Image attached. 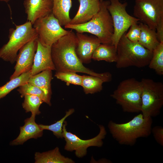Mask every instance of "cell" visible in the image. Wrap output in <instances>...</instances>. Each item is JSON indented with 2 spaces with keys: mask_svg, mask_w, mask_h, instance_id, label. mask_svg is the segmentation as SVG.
<instances>
[{
  "mask_svg": "<svg viewBox=\"0 0 163 163\" xmlns=\"http://www.w3.org/2000/svg\"><path fill=\"white\" fill-rule=\"evenodd\" d=\"M37 38L27 42L19 50L15 61L14 71L10 79L17 77L31 70L37 48Z\"/></svg>",
  "mask_w": 163,
  "mask_h": 163,
  "instance_id": "cell-12",
  "label": "cell"
},
{
  "mask_svg": "<svg viewBox=\"0 0 163 163\" xmlns=\"http://www.w3.org/2000/svg\"><path fill=\"white\" fill-rule=\"evenodd\" d=\"M152 133L156 142L160 145L163 146V128L161 126H156L152 128Z\"/></svg>",
  "mask_w": 163,
  "mask_h": 163,
  "instance_id": "cell-31",
  "label": "cell"
},
{
  "mask_svg": "<svg viewBox=\"0 0 163 163\" xmlns=\"http://www.w3.org/2000/svg\"><path fill=\"white\" fill-rule=\"evenodd\" d=\"M133 14L141 22L156 30L163 19V0H135Z\"/></svg>",
  "mask_w": 163,
  "mask_h": 163,
  "instance_id": "cell-10",
  "label": "cell"
},
{
  "mask_svg": "<svg viewBox=\"0 0 163 163\" xmlns=\"http://www.w3.org/2000/svg\"><path fill=\"white\" fill-rule=\"evenodd\" d=\"M10 0H0V1L4 2H8Z\"/></svg>",
  "mask_w": 163,
  "mask_h": 163,
  "instance_id": "cell-33",
  "label": "cell"
},
{
  "mask_svg": "<svg viewBox=\"0 0 163 163\" xmlns=\"http://www.w3.org/2000/svg\"><path fill=\"white\" fill-rule=\"evenodd\" d=\"M33 26L37 33L38 40L46 46L51 47L69 31L62 27L52 13L37 19Z\"/></svg>",
  "mask_w": 163,
  "mask_h": 163,
  "instance_id": "cell-9",
  "label": "cell"
},
{
  "mask_svg": "<svg viewBox=\"0 0 163 163\" xmlns=\"http://www.w3.org/2000/svg\"><path fill=\"white\" fill-rule=\"evenodd\" d=\"M77 42L76 34L71 30L52 45L51 56L55 70L83 73L99 77L104 82L111 81L110 73H96L84 66L76 53Z\"/></svg>",
  "mask_w": 163,
  "mask_h": 163,
  "instance_id": "cell-1",
  "label": "cell"
},
{
  "mask_svg": "<svg viewBox=\"0 0 163 163\" xmlns=\"http://www.w3.org/2000/svg\"><path fill=\"white\" fill-rule=\"evenodd\" d=\"M148 66L157 74L163 75V42H160L152 52V56Z\"/></svg>",
  "mask_w": 163,
  "mask_h": 163,
  "instance_id": "cell-25",
  "label": "cell"
},
{
  "mask_svg": "<svg viewBox=\"0 0 163 163\" xmlns=\"http://www.w3.org/2000/svg\"><path fill=\"white\" fill-rule=\"evenodd\" d=\"M157 38L159 42H163V19L158 24L156 30Z\"/></svg>",
  "mask_w": 163,
  "mask_h": 163,
  "instance_id": "cell-32",
  "label": "cell"
},
{
  "mask_svg": "<svg viewBox=\"0 0 163 163\" xmlns=\"http://www.w3.org/2000/svg\"><path fill=\"white\" fill-rule=\"evenodd\" d=\"M27 21L33 24L37 19L52 13L53 0H25L23 3Z\"/></svg>",
  "mask_w": 163,
  "mask_h": 163,
  "instance_id": "cell-14",
  "label": "cell"
},
{
  "mask_svg": "<svg viewBox=\"0 0 163 163\" xmlns=\"http://www.w3.org/2000/svg\"><path fill=\"white\" fill-rule=\"evenodd\" d=\"M104 82L100 78L92 75H82L81 86L85 94H94L101 91Z\"/></svg>",
  "mask_w": 163,
  "mask_h": 163,
  "instance_id": "cell-24",
  "label": "cell"
},
{
  "mask_svg": "<svg viewBox=\"0 0 163 163\" xmlns=\"http://www.w3.org/2000/svg\"><path fill=\"white\" fill-rule=\"evenodd\" d=\"M76 34L78 40L75 49L76 55L82 63H89L91 61L94 51L101 43L100 41L94 35L88 36L78 32Z\"/></svg>",
  "mask_w": 163,
  "mask_h": 163,
  "instance_id": "cell-13",
  "label": "cell"
},
{
  "mask_svg": "<svg viewBox=\"0 0 163 163\" xmlns=\"http://www.w3.org/2000/svg\"><path fill=\"white\" fill-rule=\"evenodd\" d=\"M21 94V97L26 94H30L38 96L45 102L50 106L51 105L50 100L48 98L44 92L37 87L27 82L20 86L17 89Z\"/></svg>",
  "mask_w": 163,
  "mask_h": 163,
  "instance_id": "cell-26",
  "label": "cell"
},
{
  "mask_svg": "<svg viewBox=\"0 0 163 163\" xmlns=\"http://www.w3.org/2000/svg\"><path fill=\"white\" fill-rule=\"evenodd\" d=\"M31 76V70L23 73L0 87V99L4 97L14 89L28 82Z\"/></svg>",
  "mask_w": 163,
  "mask_h": 163,
  "instance_id": "cell-23",
  "label": "cell"
},
{
  "mask_svg": "<svg viewBox=\"0 0 163 163\" xmlns=\"http://www.w3.org/2000/svg\"><path fill=\"white\" fill-rule=\"evenodd\" d=\"M138 23H134L132 24L128 32L125 34L126 38L133 42H138L140 37V28Z\"/></svg>",
  "mask_w": 163,
  "mask_h": 163,
  "instance_id": "cell-30",
  "label": "cell"
},
{
  "mask_svg": "<svg viewBox=\"0 0 163 163\" xmlns=\"http://www.w3.org/2000/svg\"><path fill=\"white\" fill-rule=\"evenodd\" d=\"M52 13L60 25L65 26L70 23L71 19L69 13L72 7L71 0H53Z\"/></svg>",
  "mask_w": 163,
  "mask_h": 163,
  "instance_id": "cell-18",
  "label": "cell"
},
{
  "mask_svg": "<svg viewBox=\"0 0 163 163\" xmlns=\"http://www.w3.org/2000/svg\"><path fill=\"white\" fill-rule=\"evenodd\" d=\"M141 112L145 118L160 113L163 105V84L151 79L142 78Z\"/></svg>",
  "mask_w": 163,
  "mask_h": 163,
  "instance_id": "cell-7",
  "label": "cell"
},
{
  "mask_svg": "<svg viewBox=\"0 0 163 163\" xmlns=\"http://www.w3.org/2000/svg\"><path fill=\"white\" fill-rule=\"evenodd\" d=\"M62 128V136L64 138L66 144L64 149L69 151H75V154L78 158H82L87 153V148L90 146L101 147L103 144V140L105 138L107 132L104 127L99 126L100 132L95 137L87 140H83L77 135L67 131V123L64 121Z\"/></svg>",
  "mask_w": 163,
  "mask_h": 163,
  "instance_id": "cell-11",
  "label": "cell"
},
{
  "mask_svg": "<svg viewBox=\"0 0 163 163\" xmlns=\"http://www.w3.org/2000/svg\"><path fill=\"white\" fill-rule=\"evenodd\" d=\"M52 78V70H47L31 76L28 82L40 88L51 99L52 91L51 82Z\"/></svg>",
  "mask_w": 163,
  "mask_h": 163,
  "instance_id": "cell-20",
  "label": "cell"
},
{
  "mask_svg": "<svg viewBox=\"0 0 163 163\" xmlns=\"http://www.w3.org/2000/svg\"><path fill=\"white\" fill-rule=\"evenodd\" d=\"M107 6L111 17L114 27L112 45L116 47L121 37L133 24L139 20L129 14L126 11L127 3L121 2L120 0H109Z\"/></svg>",
  "mask_w": 163,
  "mask_h": 163,
  "instance_id": "cell-8",
  "label": "cell"
},
{
  "mask_svg": "<svg viewBox=\"0 0 163 163\" xmlns=\"http://www.w3.org/2000/svg\"><path fill=\"white\" fill-rule=\"evenodd\" d=\"M15 29H9V40L0 49V58L11 64L16 61L18 52L21 48L38 37L33 24L29 21L21 25H15Z\"/></svg>",
  "mask_w": 163,
  "mask_h": 163,
  "instance_id": "cell-6",
  "label": "cell"
},
{
  "mask_svg": "<svg viewBox=\"0 0 163 163\" xmlns=\"http://www.w3.org/2000/svg\"><path fill=\"white\" fill-rule=\"evenodd\" d=\"M75 111L73 108L69 109L66 112L65 115L61 119L56 123L49 125L39 124L40 128L43 130L44 129L50 130L53 132V134L57 138H62V128L63 123L66 118L72 114Z\"/></svg>",
  "mask_w": 163,
  "mask_h": 163,
  "instance_id": "cell-28",
  "label": "cell"
},
{
  "mask_svg": "<svg viewBox=\"0 0 163 163\" xmlns=\"http://www.w3.org/2000/svg\"><path fill=\"white\" fill-rule=\"evenodd\" d=\"M125 33L117 46L116 67L118 69L130 66L142 68L148 66L152 52L144 48L138 42L129 40Z\"/></svg>",
  "mask_w": 163,
  "mask_h": 163,
  "instance_id": "cell-4",
  "label": "cell"
},
{
  "mask_svg": "<svg viewBox=\"0 0 163 163\" xmlns=\"http://www.w3.org/2000/svg\"><path fill=\"white\" fill-rule=\"evenodd\" d=\"M24 97L22 106L26 112H31V114L35 116L40 114L41 112L39 107L43 102L41 99L38 96L30 94H26Z\"/></svg>",
  "mask_w": 163,
  "mask_h": 163,
  "instance_id": "cell-27",
  "label": "cell"
},
{
  "mask_svg": "<svg viewBox=\"0 0 163 163\" xmlns=\"http://www.w3.org/2000/svg\"><path fill=\"white\" fill-rule=\"evenodd\" d=\"M117 58V47L113 45L101 43L94 51L92 59L95 60L116 62Z\"/></svg>",
  "mask_w": 163,
  "mask_h": 163,
  "instance_id": "cell-22",
  "label": "cell"
},
{
  "mask_svg": "<svg viewBox=\"0 0 163 163\" xmlns=\"http://www.w3.org/2000/svg\"><path fill=\"white\" fill-rule=\"evenodd\" d=\"M80 5L69 24H79L90 20L100 9V0H78Z\"/></svg>",
  "mask_w": 163,
  "mask_h": 163,
  "instance_id": "cell-17",
  "label": "cell"
},
{
  "mask_svg": "<svg viewBox=\"0 0 163 163\" xmlns=\"http://www.w3.org/2000/svg\"><path fill=\"white\" fill-rule=\"evenodd\" d=\"M142 85L141 81L131 78L121 82L111 96L127 113L141 112Z\"/></svg>",
  "mask_w": 163,
  "mask_h": 163,
  "instance_id": "cell-5",
  "label": "cell"
},
{
  "mask_svg": "<svg viewBox=\"0 0 163 163\" xmlns=\"http://www.w3.org/2000/svg\"><path fill=\"white\" fill-rule=\"evenodd\" d=\"M109 0H100V9L89 21L79 24H68L65 28L77 32L88 33L96 36L101 43L112 45L114 27L111 15L107 9Z\"/></svg>",
  "mask_w": 163,
  "mask_h": 163,
  "instance_id": "cell-3",
  "label": "cell"
},
{
  "mask_svg": "<svg viewBox=\"0 0 163 163\" xmlns=\"http://www.w3.org/2000/svg\"><path fill=\"white\" fill-rule=\"evenodd\" d=\"M51 50V47L43 46L37 39V48L31 70V76L45 70H55Z\"/></svg>",
  "mask_w": 163,
  "mask_h": 163,
  "instance_id": "cell-15",
  "label": "cell"
},
{
  "mask_svg": "<svg viewBox=\"0 0 163 163\" xmlns=\"http://www.w3.org/2000/svg\"><path fill=\"white\" fill-rule=\"evenodd\" d=\"M34 159L35 163H75L71 159L62 155L58 147L46 152H35Z\"/></svg>",
  "mask_w": 163,
  "mask_h": 163,
  "instance_id": "cell-19",
  "label": "cell"
},
{
  "mask_svg": "<svg viewBox=\"0 0 163 163\" xmlns=\"http://www.w3.org/2000/svg\"><path fill=\"white\" fill-rule=\"evenodd\" d=\"M55 76L57 78L65 82L67 85L73 84L81 86L82 75L77 74L76 72H56Z\"/></svg>",
  "mask_w": 163,
  "mask_h": 163,
  "instance_id": "cell-29",
  "label": "cell"
},
{
  "mask_svg": "<svg viewBox=\"0 0 163 163\" xmlns=\"http://www.w3.org/2000/svg\"><path fill=\"white\" fill-rule=\"evenodd\" d=\"M139 25L140 28V34L138 43L152 52L160 43L157 38L156 30L151 29L142 22Z\"/></svg>",
  "mask_w": 163,
  "mask_h": 163,
  "instance_id": "cell-21",
  "label": "cell"
},
{
  "mask_svg": "<svg viewBox=\"0 0 163 163\" xmlns=\"http://www.w3.org/2000/svg\"><path fill=\"white\" fill-rule=\"evenodd\" d=\"M35 117V115L31 114L30 117L25 120L24 125L20 127L19 135L11 141L10 143L11 145H22L30 139H37L42 136L43 130L36 123Z\"/></svg>",
  "mask_w": 163,
  "mask_h": 163,
  "instance_id": "cell-16",
  "label": "cell"
},
{
  "mask_svg": "<svg viewBox=\"0 0 163 163\" xmlns=\"http://www.w3.org/2000/svg\"><path fill=\"white\" fill-rule=\"evenodd\" d=\"M152 122V117H145L141 113L124 123L110 121L108 126L113 138L119 144L133 146L138 139L150 135Z\"/></svg>",
  "mask_w": 163,
  "mask_h": 163,
  "instance_id": "cell-2",
  "label": "cell"
}]
</instances>
